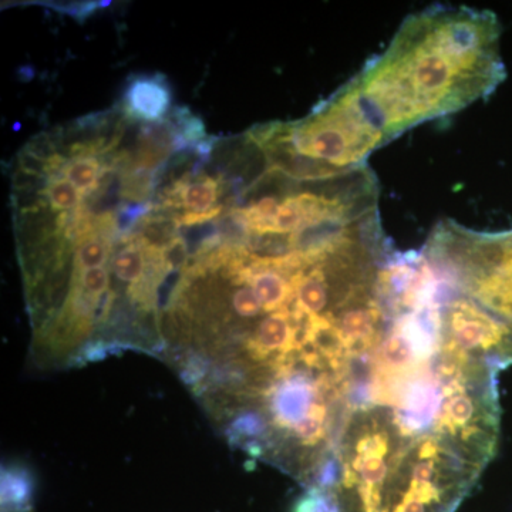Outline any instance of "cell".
Wrapping results in <instances>:
<instances>
[{"label": "cell", "instance_id": "obj_1", "mask_svg": "<svg viewBox=\"0 0 512 512\" xmlns=\"http://www.w3.org/2000/svg\"><path fill=\"white\" fill-rule=\"evenodd\" d=\"M505 79L493 12L430 6L305 119L285 123L284 136L301 156L349 170L406 131L487 99Z\"/></svg>", "mask_w": 512, "mask_h": 512}, {"label": "cell", "instance_id": "obj_2", "mask_svg": "<svg viewBox=\"0 0 512 512\" xmlns=\"http://www.w3.org/2000/svg\"><path fill=\"white\" fill-rule=\"evenodd\" d=\"M421 251L451 291L512 333V229L481 232L441 221Z\"/></svg>", "mask_w": 512, "mask_h": 512}, {"label": "cell", "instance_id": "obj_3", "mask_svg": "<svg viewBox=\"0 0 512 512\" xmlns=\"http://www.w3.org/2000/svg\"><path fill=\"white\" fill-rule=\"evenodd\" d=\"M407 440L389 407L365 404L350 413L336 456L338 478L328 491L338 512H380L387 478Z\"/></svg>", "mask_w": 512, "mask_h": 512}, {"label": "cell", "instance_id": "obj_4", "mask_svg": "<svg viewBox=\"0 0 512 512\" xmlns=\"http://www.w3.org/2000/svg\"><path fill=\"white\" fill-rule=\"evenodd\" d=\"M483 471L436 434L413 437L387 478L380 512H456Z\"/></svg>", "mask_w": 512, "mask_h": 512}, {"label": "cell", "instance_id": "obj_5", "mask_svg": "<svg viewBox=\"0 0 512 512\" xmlns=\"http://www.w3.org/2000/svg\"><path fill=\"white\" fill-rule=\"evenodd\" d=\"M173 89L164 74H138L128 79L120 110L134 123L157 124L167 119Z\"/></svg>", "mask_w": 512, "mask_h": 512}, {"label": "cell", "instance_id": "obj_6", "mask_svg": "<svg viewBox=\"0 0 512 512\" xmlns=\"http://www.w3.org/2000/svg\"><path fill=\"white\" fill-rule=\"evenodd\" d=\"M222 191L221 180L208 174H201L181 184L177 198V212L185 214H205L217 208L218 197Z\"/></svg>", "mask_w": 512, "mask_h": 512}, {"label": "cell", "instance_id": "obj_7", "mask_svg": "<svg viewBox=\"0 0 512 512\" xmlns=\"http://www.w3.org/2000/svg\"><path fill=\"white\" fill-rule=\"evenodd\" d=\"M111 167L103 158L79 157L67 161L63 168V177L77 188L84 198L99 190L101 180Z\"/></svg>", "mask_w": 512, "mask_h": 512}, {"label": "cell", "instance_id": "obj_8", "mask_svg": "<svg viewBox=\"0 0 512 512\" xmlns=\"http://www.w3.org/2000/svg\"><path fill=\"white\" fill-rule=\"evenodd\" d=\"M121 247L113 259V271L117 279L126 284L137 285L147 272V258L144 249L133 235L120 238Z\"/></svg>", "mask_w": 512, "mask_h": 512}, {"label": "cell", "instance_id": "obj_9", "mask_svg": "<svg viewBox=\"0 0 512 512\" xmlns=\"http://www.w3.org/2000/svg\"><path fill=\"white\" fill-rule=\"evenodd\" d=\"M30 501V483L26 474L8 471L2 477L3 512L26 511Z\"/></svg>", "mask_w": 512, "mask_h": 512}, {"label": "cell", "instance_id": "obj_10", "mask_svg": "<svg viewBox=\"0 0 512 512\" xmlns=\"http://www.w3.org/2000/svg\"><path fill=\"white\" fill-rule=\"evenodd\" d=\"M50 210L55 212H72L77 210L83 204L84 197L82 192L77 190L70 181L63 178H53L50 180L49 187L43 192Z\"/></svg>", "mask_w": 512, "mask_h": 512}, {"label": "cell", "instance_id": "obj_11", "mask_svg": "<svg viewBox=\"0 0 512 512\" xmlns=\"http://www.w3.org/2000/svg\"><path fill=\"white\" fill-rule=\"evenodd\" d=\"M238 289L231 295L232 313L238 319L247 320L249 326H254V320H262L265 318L264 308L259 301L258 296L248 284H238ZM258 325V323H256Z\"/></svg>", "mask_w": 512, "mask_h": 512}, {"label": "cell", "instance_id": "obj_12", "mask_svg": "<svg viewBox=\"0 0 512 512\" xmlns=\"http://www.w3.org/2000/svg\"><path fill=\"white\" fill-rule=\"evenodd\" d=\"M72 284L86 295L100 299L109 292L110 274L104 266L86 269V271H74Z\"/></svg>", "mask_w": 512, "mask_h": 512}, {"label": "cell", "instance_id": "obj_13", "mask_svg": "<svg viewBox=\"0 0 512 512\" xmlns=\"http://www.w3.org/2000/svg\"><path fill=\"white\" fill-rule=\"evenodd\" d=\"M292 512H338L332 498L319 488H311L293 505Z\"/></svg>", "mask_w": 512, "mask_h": 512}, {"label": "cell", "instance_id": "obj_14", "mask_svg": "<svg viewBox=\"0 0 512 512\" xmlns=\"http://www.w3.org/2000/svg\"><path fill=\"white\" fill-rule=\"evenodd\" d=\"M23 148L29 151L32 156L40 158V160L46 161V163H50L59 154L50 133L37 134V136L30 138L29 143Z\"/></svg>", "mask_w": 512, "mask_h": 512}, {"label": "cell", "instance_id": "obj_15", "mask_svg": "<svg viewBox=\"0 0 512 512\" xmlns=\"http://www.w3.org/2000/svg\"><path fill=\"white\" fill-rule=\"evenodd\" d=\"M100 5L101 3L97 2L63 3V5L50 3L49 8L60 13H66V15L73 16L76 19H86L93 15Z\"/></svg>", "mask_w": 512, "mask_h": 512}]
</instances>
